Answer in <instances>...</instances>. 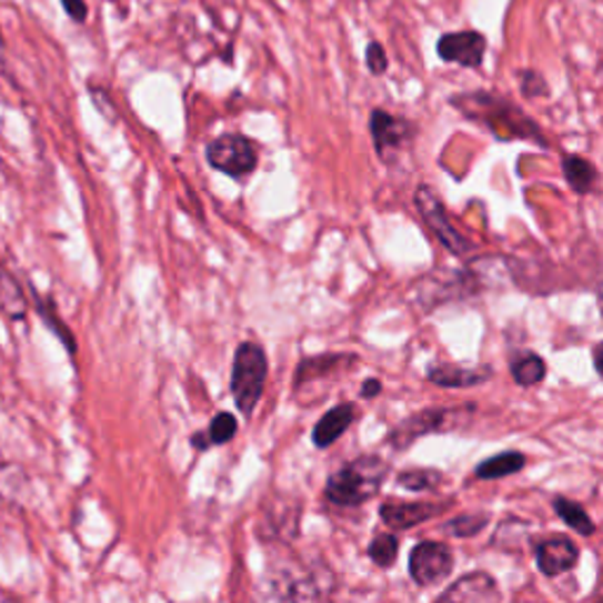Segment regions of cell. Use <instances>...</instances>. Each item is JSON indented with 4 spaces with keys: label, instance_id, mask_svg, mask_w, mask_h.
I'll return each instance as SVG.
<instances>
[{
    "label": "cell",
    "instance_id": "3957f363",
    "mask_svg": "<svg viewBox=\"0 0 603 603\" xmlns=\"http://www.w3.org/2000/svg\"><path fill=\"white\" fill-rule=\"evenodd\" d=\"M269 373V361L264 349L255 342H243L237 349V356H233V371H231V396L243 415H252L255 411L264 382Z\"/></svg>",
    "mask_w": 603,
    "mask_h": 603
},
{
    "label": "cell",
    "instance_id": "83f0119b",
    "mask_svg": "<svg viewBox=\"0 0 603 603\" xmlns=\"http://www.w3.org/2000/svg\"><path fill=\"white\" fill-rule=\"evenodd\" d=\"M191 445H193V449H197V451H208L210 449V436H208V432H197V434H193L191 436Z\"/></svg>",
    "mask_w": 603,
    "mask_h": 603
},
{
    "label": "cell",
    "instance_id": "d6986e66",
    "mask_svg": "<svg viewBox=\"0 0 603 603\" xmlns=\"http://www.w3.org/2000/svg\"><path fill=\"white\" fill-rule=\"evenodd\" d=\"M510 373L519 386H533L547 378V363L535 352H519L510 359Z\"/></svg>",
    "mask_w": 603,
    "mask_h": 603
},
{
    "label": "cell",
    "instance_id": "484cf974",
    "mask_svg": "<svg viewBox=\"0 0 603 603\" xmlns=\"http://www.w3.org/2000/svg\"><path fill=\"white\" fill-rule=\"evenodd\" d=\"M62 6H64L67 14L73 19V22H86V19H88L86 0H62Z\"/></svg>",
    "mask_w": 603,
    "mask_h": 603
},
{
    "label": "cell",
    "instance_id": "5bb4252c",
    "mask_svg": "<svg viewBox=\"0 0 603 603\" xmlns=\"http://www.w3.org/2000/svg\"><path fill=\"white\" fill-rule=\"evenodd\" d=\"M491 375H493V368L489 365L462 368L453 363H439L430 368V373H426V378H430L434 384L445 386V389H470V386L489 382Z\"/></svg>",
    "mask_w": 603,
    "mask_h": 603
},
{
    "label": "cell",
    "instance_id": "4fadbf2b",
    "mask_svg": "<svg viewBox=\"0 0 603 603\" xmlns=\"http://www.w3.org/2000/svg\"><path fill=\"white\" fill-rule=\"evenodd\" d=\"M356 418H359L356 405L349 403V401L330 408V411L314 424L311 441H314V445L321 451L330 449V445H333L349 430V426L356 422Z\"/></svg>",
    "mask_w": 603,
    "mask_h": 603
},
{
    "label": "cell",
    "instance_id": "30bf717a",
    "mask_svg": "<svg viewBox=\"0 0 603 603\" xmlns=\"http://www.w3.org/2000/svg\"><path fill=\"white\" fill-rule=\"evenodd\" d=\"M451 502H403V500H386L380 507V519L384 526L394 531H411L420 523L430 521L445 512Z\"/></svg>",
    "mask_w": 603,
    "mask_h": 603
},
{
    "label": "cell",
    "instance_id": "ffe728a7",
    "mask_svg": "<svg viewBox=\"0 0 603 603\" xmlns=\"http://www.w3.org/2000/svg\"><path fill=\"white\" fill-rule=\"evenodd\" d=\"M443 474L439 470H405L396 476V483L405 491L413 493H426V491H439L443 485Z\"/></svg>",
    "mask_w": 603,
    "mask_h": 603
},
{
    "label": "cell",
    "instance_id": "9c48e42d",
    "mask_svg": "<svg viewBox=\"0 0 603 603\" xmlns=\"http://www.w3.org/2000/svg\"><path fill=\"white\" fill-rule=\"evenodd\" d=\"M485 36L479 31H458L439 38L436 52L443 62L460 64L464 69H479L485 57Z\"/></svg>",
    "mask_w": 603,
    "mask_h": 603
},
{
    "label": "cell",
    "instance_id": "52a82bcc",
    "mask_svg": "<svg viewBox=\"0 0 603 603\" xmlns=\"http://www.w3.org/2000/svg\"><path fill=\"white\" fill-rule=\"evenodd\" d=\"M415 208L420 210V215L426 222V227L436 233L439 241L449 248L453 255H470V252L474 250V243L466 237H462V233L453 227L443 201L432 191V187L422 184L415 191Z\"/></svg>",
    "mask_w": 603,
    "mask_h": 603
},
{
    "label": "cell",
    "instance_id": "603a6c76",
    "mask_svg": "<svg viewBox=\"0 0 603 603\" xmlns=\"http://www.w3.org/2000/svg\"><path fill=\"white\" fill-rule=\"evenodd\" d=\"M237 432H239V420L233 418L231 413H218L215 418H212V422H210L208 436H210L212 445H224L233 436H237Z\"/></svg>",
    "mask_w": 603,
    "mask_h": 603
},
{
    "label": "cell",
    "instance_id": "8992f818",
    "mask_svg": "<svg viewBox=\"0 0 603 603\" xmlns=\"http://www.w3.org/2000/svg\"><path fill=\"white\" fill-rule=\"evenodd\" d=\"M455 566L453 550L445 542L434 540H422L418 542L411 559H408V573L418 587H436L443 585L445 580L451 577Z\"/></svg>",
    "mask_w": 603,
    "mask_h": 603
},
{
    "label": "cell",
    "instance_id": "ba28073f",
    "mask_svg": "<svg viewBox=\"0 0 603 603\" xmlns=\"http://www.w3.org/2000/svg\"><path fill=\"white\" fill-rule=\"evenodd\" d=\"M371 134L380 159L384 163H394L405 144L413 140L415 128L411 125V121L399 119V115H392L384 109H375L371 113Z\"/></svg>",
    "mask_w": 603,
    "mask_h": 603
},
{
    "label": "cell",
    "instance_id": "7a4b0ae2",
    "mask_svg": "<svg viewBox=\"0 0 603 603\" xmlns=\"http://www.w3.org/2000/svg\"><path fill=\"white\" fill-rule=\"evenodd\" d=\"M453 104L466 115V119H476L491 128L493 134L502 140H529L535 138L542 144L537 125L526 119L516 107L507 104L504 100H498L493 94L476 92L455 97Z\"/></svg>",
    "mask_w": 603,
    "mask_h": 603
},
{
    "label": "cell",
    "instance_id": "e0dca14e",
    "mask_svg": "<svg viewBox=\"0 0 603 603\" xmlns=\"http://www.w3.org/2000/svg\"><path fill=\"white\" fill-rule=\"evenodd\" d=\"M523 466H526V455L519 451H502L495 458L483 460L474 470V474L481 481H491V479H504V476L519 474Z\"/></svg>",
    "mask_w": 603,
    "mask_h": 603
},
{
    "label": "cell",
    "instance_id": "d4e9b609",
    "mask_svg": "<svg viewBox=\"0 0 603 603\" xmlns=\"http://www.w3.org/2000/svg\"><path fill=\"white\" fill-rule=\"evenodd\" d=\"M521 92L526 97H544L550 92V88L537 71H523L521 73Z\"/></svg>",
    "mask_w": 603,
    "mask_h": 603
},
{
    "label": "cell",
    "instance_id": "cb8c5ba5",
    "mask_svg": "<svg viewBox=\"0 0 603 603\" xmlns=\"http://www.w3.org/2000/svg\"><path fill=\"white\" fill-rule=\"evenodd\" d=\"M365 64H368V71H371L373 76H382L386 69H389V60H386V52L380 43H368V50H365Z\"/></svg>",
    "mask_w": 603,
    "mask_h": 603
},
{
    "label": "cell",
    "instance_id": "44dd1931",
    "mask_svg": "<svg viewBox=\"0 0 603 603\" xmlns=\"http://www.w3.org/2000/svg\"><path fill=\"white\" fill-rule=\"evenodd\" d=\"M368 556L380 569H392L399 556V540L394 533H380L368 544Z\"/></svg>",
    "mask_w": 603,
    "mask_h": 603
},
{
    "label": "cell",
    "instance_id": "4316f807",
    "mask_svg": "<svg viewBox=\"0 0 603 603\" xmlns=\"http://www.w3.org/2000/svg\"><path fill=\"white\" fill-rule=\"evenodd\" d=\"M380 392H382V382L378 378H368L361 384V399H365V401H371V399L380 396Z\"/></svg>",
    "mask_w": 603,
    "mask_h": 603
},
{
    "label": "cell",
    "instance_id": "277c9868",
    "mask_svg": "<svg viewBox=\"0 0 603 603\" xmlns=\"http://www.w3.org/2000/svg\"><path fill=\"white\" fill-rule=\"evenodd\" d=\"M476 413V405H455V408H426L411 418H405L401 424H396L392 434H389V443L394 449H408L413 441L426 436V434H439V432H453Z\"/></svg>",
    "mask_w": 603,
    "mask_h": 603
},
{
    "label": "cell",
    "instance_id": "6da1fadb",
    "mask_svg": "<svg viewBox=\"0 0 603 603\" xmlns=\"http://www.w3.org/2000/svg\"><path fill=\"white\" fill-rule=\"evenodd\" d=\"M386 474L389 464L382 458L361 455L328 476L325 498L335 507H361L378 495Z\"/></svg>",
    "mask_w": 603,
    "mask_h": 603
},
{
    "label": "cell",
    "instance_id": "7c38bea8",
    "mask_svg": "<svg viewBox=\"0 0 603 603\" xmlns=\"http://www.w3.org/2000/svg\"><path fill=\"white\" fill-rule=\"evenodd\" d=\"M502 594L498 590L495 577L489 573L476 571V573H466L460 580H455L453 585L439 594V601H472V603H491L500 601Z\"/></svg>",
    "mask_w": 603,
    "mask_h": 603
},
{
    "label": "cell",
    "instance_id": "2e32d148",
    "mask_svg": "<svg viewBox=\"0 0 603 603\" xmlns=\"http://www.w3.org/2000/svg\"><path fill=\"white\" fill-rule=\"evenodd\" d=\"M356 363V356L352 354H323V356H309L300 361L298 371H295V389L300 384H306L311 380H319L321 375L342 371V368H349Z\"/></svg>",
    "mask_w": 603,
    "mask_h": 603
},
{
    "label": "cell",
    "instance_id": "f1b7e54d",
    "mask_svg": "<svg viewBox=\"0 0 603 603\" xmlns=\"http://www.w3.org/2000/svg\"><path fill=\"white\" fill-rule=\"evenodd\" d=\"M0 54H3V38H0Z\"/></svg>",
    "mask_w": 603,
    "mask_h": 603
},
{
    "label": "cell",
    "instance_id": "ac0fdd59",
    "mask_svg": "<svg viewBox=\"0 0 603 603\" xmlns=\"http://www.w3.org/2000/svg\"><path fill=\"white\" fill-rule=\"evenodd\" d=\"M552 507H554L556 516H559L563 523H566L569 529H573L575 533L585 535V537H590V535L596 533V523H594V519L587 514V510L582 507L580 502L569 500V498H563V495H556L554 502H552Z\"/></svg>",
    "mask_w": 603,
    "mask_h": 603
},
{
    "label": "cell",
    "instance_id": "8fae6325",
    "mask_svg": "<svg viewBox=\"0 0 603 603\" xmlns=\"http://www.w3.org/2000/svg\"><path fill=\"white\" fill-rule=\"evenodd\" d=\"M535 561L542 575L559 577L577 566L580 550L577 544L566 535H552L547 540L537 542L535 547Z\"/></svg>",
    "mask_w": 603,
    "mask_h": 603
},
{
    "label": "cell",
    "instance_id": "9a60e30c",
    "mask_svg": "<svg viewBox=\"0 0 603 603\" xmlns=\"http://www.w3.org/2000/svg\"><path fill=\"white\" fill-rule=\"evenodd\" d=\"M561 168H563V178H566L569 187L575 193H580V197H587V193L594 191V187L599 182V170L592 161L582 159V155L569 153V155H563Z\"/></svg>",
    "mask_w": 603,
    "mask_h": 603
},
{
    "label": "cell",
    "instance_id": "5b68a950",
    "mask_svg": "<svg viewBox=\"0 0 603 603\" xmlns=\"http://www.w3.org/2000/svg\"><path fill=\"white\" fill-rule=\"evenodd\" d=\"M208 163L224 172L231 180H245L258 170L260 153L248 138L237 132L220 134L218 140H212L205 149Z\"/></svg>",
    "mask_w": 603,
    "mask_h": 603
},
{
    "label": "cell",
    "instance_id": "7402d4cb",
    "mask_svg": "<svg viewBox=\"0 0 603 603\" xmlns=\"http://www.w3.org/2000/svg\"><path fill=\"white\" fill-rule=\"evenodd\" d=\"M491 523V516L485 512H476V514H460L453 521L445 523V531L455 537H472L479 535L485 526Z\"/></svg>",
    "mask_w": 603,
    "mask_h": 603
}]
</instances>
